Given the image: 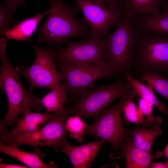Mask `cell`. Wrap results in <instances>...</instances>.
<instances>
[{"mask_svg":"<svg viewBox=\"0 0 168 168\" xmlns=\"http://www.w3.org/2000/svg\"><path fill=\"white\" fill-rule=\"evenodd\" d=\"M7 41L0 39V87L7 96L8 102L7 112L0 124L7 128L13 127L18 116L33 109L39 112L43 106L40 99L23 86L20 74L11 63L6 52Z\"/></svg>","mask_w":168,"mask_h":168,"instance_id":"6da1fadb","label":"cell"},{"mask_svg":"<svg viewBox=\"0 0 168 168\" xmlns=\"http://www.w3.org/2000/svg\"><path fill=\"white\" fill-rule=\"evenodd\" d=\"M50 4L49 16L37 30L39 44L46 43L57 48L70 38L80 39L91 36L86 24L77 20L75 13L80 10L77 5L71 6L62 0H48Z\"/></svg>","mask_w":168,"mask_h":168,"instance_id":"7a4b0ae2","label":"cell"},{"mask_svg":"<svg viewBox=\"0 0 168 168\" xmlns=\"http://www.w3.org/2000/svg\"><path fill=\"white\" fill-rule=\"evenodd\" d=\"M110 34L102 37L107 48L106 62L113 76L131 74L139 31L123 12Z\"/></svg>","mask_w":168,"mask_h":168,"instance_id":"3957f363","label":"cell"},{"mask_svg":"<svg viewBox=\"0 0 168 168\" xmlns=\"http://www.w3.org/2000/svg\"><path fill=\"white\" fill-rule=\"evenodd\" d=\"M70 115L55 113L43 127L24 135L13 133L0 124V143L17 147L22 145H29L35 148L50 147L58 152L67 141L68 132L65 120Z\"/></svg>","mask_w":168,"mask_h":168,"instance_id":"277c9868","label":"cell"},{"mask_svg":"<svg viewBox=\"0 0 168 168\" xmlns=\"http://www.w3.org/2000/svg\"><path fill=\"white\" fill-rule=\"evenodd\" d=\"M133 92L132 86L125 76L116 82L87 89L72 101L73 105L71 108L72 114L95 119L115 99Z\"/></svg>","mask_w":168,"mask_h":168,"instance_id":"5b68a950","label":"cell"},{"mask_svg":"<svg viewBox=\"0 0 168 168\" xmlns=\"http://www.w3.org/2000/svg\"><path fill=\"white\" fill-rule=\"evenodd\" d=\"M128 96L120 97L118 102L103 111L85 131V134L98 137L111 145L112 152L109 156L112 160L119 159L121 144L131 136L132 130L124 127L122 116Z\"/></svg>","mask_w":168,"mask_h":168,"instance_id":"8992f818","label":"cell"},{"mask_svg":"<svg viewBox=\"0 0 168 168\" xmlns=\"http://www.w3.org/2000/svg\"><path fill=\"white\" fill-rule=\"evenodd\" d=\"M134 68L141 74L156 72L168 77V36L139 32L135 49Z\"/></svg>","mask_w":168,"mask_h":168,"instance_id":"52a82bcc","label":"cell"},{"mask_svg":"<svg viewBox=\"0 0 168 168\" xmlns=\"http://www.w3.org/2000/svg\"><path fill=\"white\" fill-rule=\"evenodd\" d=\"M31 44L35 54L33 63L28 67L21 63L16 68L17 70L20 75L27 79L29 90L32 92L36 88L51 90L56 88L63 81L56 63V49L51 46L43 49Z\"/></svg>","mask_w":168,"mask_h":168,"instance_id":"ba28073f","label":"cell"},{"mask_svg":"<svg viewBox=\"0 0 168 168\" xmlns=\"http://www.w3.org/2000/svg\"><path fill=\"white\" fill-rule=\"evenodd\" d=\"M59 69L71 101L81 93L94 86L100 79L113 76L106 61L92 64H77L71 65L56 64Z\"/></svg>","mask_w":168,"mask_h":168,"instance_id":"9c48e42d","label":"cell"},{"mask_svg":"<svg viewBox=\"0 0 168 168\" xmlns=\"http://www.w3.org/2000/svg\"><path fill=\"white\" fill-rule=\"evenodd\" d=\"M66 47L56 49V64H92L106 61L107 48L102 37H91L81 41L66 42Z\"/></svg>","mask_w":168,"mask_h":168,"instance_id":"30bf717a","label":"cell"},{"mask_svg":"<svg viewBox=\"0 0 168 168\" xmlns=\"http://www.w3.org/2000/svg\"><path fill=\"white\" fill-rule=\"evenodd\" d=\"M75 0L83 13L79 20L89 27L91 37H100L108 34L123 12L106 6L103 0Z\"/></svg>","mask_w":168,"mask_h":168,"instance_id":"8fae6325","label":"cell"},{"mask_svg":"<svg viewBox=\"0 0 168 168\" xmlns=\"http://www.w3.org/2000/svg\"><path fill=\"white\" fill-rule=\"evenodd\" d=\"M105 143L101 139L74 146L67 141L62 145L61 152L69 157L73 168H88L91 166L98 152Z\"/></svg>","mask_w":168,"mask_h":168,"instance_id":"7c38bea8","label":"cell"},{"mask_svg":"<svg viewBox=\"0 0 168 168\" xmlns=\"http://www.w3.org/2000/svg\"><path fill=\"white\" fill-rule=\"evenodd\" d=\"M161 156V152L157 151L152 155L136 147L131 136L125 139L121 144L119 159L125 158L124 168H148L154 159Z\"/></svg>","mask_w":168,"mask_h":168,"instance_id":"4fadbf2b","label":"cell"},{"mask_svg":"<svg viewBox=\"0 0 168 168\" xmlns=\"http://www.w3.org/2000/svg\"><path fill=\"white\" fill-rule=\"evenodd\" d=\"M131 21L139 32L168 36V12L137 16Z\"/></svg>","mask_w":168,"mask_h":168,"instance_id":"5bb4252c","label":"cell"},{"mask_svg":"<svg viewBox=\"0 0 168 168\" xmlns=\"http://www.w3.org/2000/svg\"><path fill=\"white\" fill-rule=\"evenodd\" d=\"M49 12V9L42 14L37 12L35 16L18 22L12 28L1 33L0 35L6 37L7 41L12 39L18 41H27L31 43L30 39L37 30L39 23Z\"/></svg>","mask_w":168,"mask_h":168,"instance_id":"9a60e30c","label":"cell"},{"mask_svg":"<svg viewBox=\"0 0 168 168\" xmlns=\"http://www.w3.org/2000/svg\"><path fill=\"white\" fill-rule=\"evenodd\" d=\"M67 93L63 82L60 83L57 87L52 90L41 99V104L46 109V113L53 112L62 115L72 114Z\"/></svg>","mask_w":168,"mask_h":168,"instance_id":"2e32d148","label":"cell"},{"mask_svg":"<svg viewBox=\"0 0 168 168\" xmlns=\"http://www.w3.org/2000/svg\"><path fill=\"white\" fill-rule=\"evenodd\" d=\"M55 113H32L30 111L25 112L21 117L16 119V124L10 132L18 135H24L34 132L45 124Z\"/></svg>","mask_w":168,"mask_h":168,"instance_id":"e0dca14e","label":"cell"},{"mask_svg":"<svg viewBox=\"0 0 168 168\" xmlns=\"http://www.w3.org/2000/svg\"><path fill=\"white\" fill-rule=\"evenodd\" d=\"M168 0H127L124 2L123 12L131 19L137 16L156 14Z\"/></svg>","mask_w":168,"mask_h":168,"instance_id":"ac0fdd59","label":"cell"},{"mask_svg":"<svg viewBox=\"0 0 168 168\" xmlns=\"http://www.w3.org/2000/svg\"><path fill=\"white\" fill-rule=\"evenodd\" d=\"M0 152L13 157L22 162L29 168H57L58 166L53 162L49 164L44 163L39 155L21 150L18 147L0 143Z\"/></svg>","mask_w":168,"mask_h":168,"instance_id":"d6986e66","label":"cell"},{"mask_svg":"<svg viewBox=\"0 0 168 168\" xmlns=\"http://www.w3.org/2000/svg\"><path fill=\"white\" fill-rule=\"evenodd\" d=\"M138 127L131 131L134 145L138 148L150 153L156 138L162 134V131L159 124H155L150 129Z\"/></svg>","mask_w":168,"mask_h":168,"instance_id":"ffe728a7","label":"cell"},{"mask_svg":"<svg viewBox=\"0 0 168 168\" xmlns=\"http://www.w3.org/2000/svg\"><path fill=\"white\" fill-rule=\"evenodd\" d=\"M125 77L131 84L135 96L151 103L163 114L166 115L168 114V109L166 106L158 100L152 89L140 80L134 78L132 75L127 74Z\"/></svg>","mask_w":168,"mask_h":168,"instance_id":"44dd1931","label":"cell"},{"mask_svg":"<svg viewBox=\"0 0 168 168\" xmlns=\"http://www.w3.org/2000/svg\"><path fill=\"white\" fill-rule=\"evenodd\" d=\"M135 97L133 92L128 95L124 105L123 112L125 119V124L134 123L138 127L141 124L142 127H144L146 118L144 116L138 106L135 103Z\"/></svg>","mask_w":168,"mask_h":168,"instance_id":"7402d4cb","label":"cell"},{"mask_svg":"<svg viewBox=\"0 0 168 168\" xmlns=\"http://www.w3.org/2000/svg\"><path fill=\"white\" fill-rule=\"evenodd\" d=\"M140 81L146 82L147 85L168 100V79L163 75L156 72H144Z\"/></svg>","mask_w":168,"mask_h":168,"instance_id":"603a6c76","label":"cell"},{"mask_svg":"<svg viewBox=\"0 0 168 168\" xmlns=\"http://www.w3.org/2000/svg\"><path fill=\"white\" fill-rule=\"evenodd\" d=\"M80 117L77 115L69 116L67 119L65 125L70 137L79 142H82L84 141L85 131L88 126Z\"/></svg>","mask_w":168,"mask_h":168,"instance_id":"cb8c5ba5","label":"cell"},{"mask_svg":"<svg viewBox=\"0 0 168 168\" xmlns=\"http://www.w3.org/2000/svg\"><path fill=\"white\" fill-rule=\"evenodd\" d=\"M138 101L139 108L143 115L146 116L144 127H148L155 124H160L162 123V119L160 116L153 115V105L140 98Z\"/></svg>","mask_w":168,"mask_h":168,"instance_id":"d4e9b609","label":"cell"},{"mask_svg":"<svg viewBox=\"0 0 168 168\" xmlns=\"http://www.w3.org/2000/svg\"><path fill=\"white\" fill-rule=\"evenodd\" d=\"M13 15L7 7L0 4V34L10 29L11 26L18 21L14 20Z\"/></svg>","mask_w":168,"mask_h":168,"instance_id":"484cf974","label":"cell"},{"mask_svg":"<svg viewBox=\"0 0 168 168\" xmlns=\"http://www.w3.org/2000/svg\"><path fill=\"white\" fill-rule=\"evenodd\" d=\"M25 1L26 0H4L3 2L8 9L13 15L17 8H26L24 5Z\"/></svg>","mask_w":168,"mask_h":168,"instance_id":"4316f807","label":"cell"},{"mask_svg":"<svg viewBox=\"0 0 168 168\" xmlns=\"http://www.w3.org/2000/svg\"><path fill=\"white\" fill-rule=\"evenodd\" d=\"M108 7L123 12L124 1L122 0H103Z\"/></svg>","mask_w":168,"mask_h":168,"instance_id":"83f0119b","label":"cell"},{"mask_svg":"<svg viewBox=\"0 0 168 168\" xmlns=\"http://www.w3.org/2000/svg\"><path fill=\"white\" fill-rule=\"evenodd\" d=\"M151 168H168V162H152L150 166Z\"/></svg>","mask_w":168,"mask_h":168,"instance_id":"f1b7e54d","label":"cell"},{"mask_svg":"<svg viewBox=\"0 0 168 168\" xmlns=\"http://www.w3.org/2000/svg\"><path fill=\"white\" fill-rule=\"evenodd\" d=\"M0 168H29L26 166L16 164H12L5 163H1Z\"/></svg>","mask_w":168,"mask_h":168,"instance_id":"f546056e","label":"cell"},{"mask_svg":"<svg viewBox=\"0 0 168 168\" xmlns=\"http://www.w3.org/2000/svg\"><path fill=\"white\" fill-rule=\"evenodd\" d=\"M161 153L162 156H163L166 158V161L168 162V143Z\"/></svg>","mask_w":168,"mask_h":168,"instance_id":"4dcf8cb0","label":"cell"},{"mask_svg":"<svg viewBox=\"0 0 168 168\" xmlns=\"http://www.w3.org/2000/svg\"><path fill=\"white\" fill-rule=\"evenodd\" d=\"M163 12H168V1L166 2L162 7Z\"/></svg>","mask_w":168,"mask_h":168,"instance_id":"1f68e13d","label":"cell"},{"mask_svg":"<svg viewBox=\"0 0 168 168\" xmlns=\"http://www.w3.org/2000/svg\"><path fill=\"white\" fill-rule=\"evenodd\" d=\"M124 2L125 1H126L127 0H122Z\"/></svg>","mask_w":168,"mask_h":168,"instance_id":"d6a6232c","label":"cell"}]
</instances>
